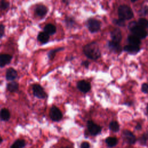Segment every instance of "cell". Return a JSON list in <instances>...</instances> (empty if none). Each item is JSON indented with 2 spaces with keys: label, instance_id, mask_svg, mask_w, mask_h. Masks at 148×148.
I'll return each instance as SVG.
<instances>
[{
  "label": "cell",
  "instance_id": "6da1fadb",
  "mask_svg": "<svg viewBox=\"0 0 148 148\" xmlns=\"http://www.w3.org/2000/svg\"><path fill=\"white\" fill-rule=\"evenodd\" d=\"M83 52L87 57L93 60H97L101 56L99 46L95 42H92L85 45L83 47Z\"/></svg>",
  "mask_w": 148,
  "mask_h": 148
},
{
  "label": "cell",
  "instance_id": "7a4b0ae2",
  "mask_svg": "<svg viewBox=\"0 0 148 148\" xmlns=\"http://www.w3.org/2000/svg\"><path fill=\"white\" fill-rule=\"evenodd\" d=\"M128 28L134 35L139 39L145 38L147 36V32L145 28L139 26L136 22L132 21L129 24Z\"/></svg>",
  "mask_w": 148,
  "mask_h": 148
},
{
  "label": "cell",
  "instance_id": "3957f363",
  "mask_svg": "<svg viewBox=\"0 0 148 148\" xmlns=\"http://www.w3.org/2000/svg\"><path fill=\"white\" fill-rule=\"evenodd\" d=\"M118 14L119 18L123 20H130L134 16V14L131 9L129 6L125 5H121L119 8Z\"/></svg>",
  "mask_w": 148,
  "mask_h": 148
},
{
  "label": "cell",
  "instance_id": "277c9868",
  "mask_svg": "<svg viewBox=\"0 0 148 148\" xmlns=\"http://www.w3.org/2000/svg\"><path fill=\"white\" fill-rule=\"evenodd\" d=\"M49 115L50 119L54 121H58L61 120L62 117V114L61 110L56 106H53L50 110Z\"/></svg>",
  "mask_w": 148,
  "mask_h": 148
},
{
  "label": "cell",
  "instance_id": "5b68a950",
  "mask_svg": "<svg viewBox=\"0 0 148 148\" xmlns=\"http://www.w3.org/2000/svg\"><path fill=\"white\" fill-rule=\"evenodd\" d=\"M87 128L90 134L93 136L99 134L102 130L101 127L99 125H97L91 120L87 121Z\"/></svg>",
  "mask_w": 148,
  "mask_h": 148
},
{
  "label": "cell",
  "instance_id": "8992f818",
  "mask_svg": "<svg viewBox=\"0 0 148 148\" xmlns=\"http://www.w3.org/2000/svg\"><path fill=\"white\" fill-rule=\"evenodd\" d=\"M32 91L34 95L40 99H43L46 98L47 95L43 88L39 84H34L32 86Z\"/></svg>",
  "mask_w": 148,
  "mask_h": 148
},
{
  "label": "cell",
  "instance_id": "52a82bcc",
  "mask_svg": "<svg viewBox=\"0 0 148 148\" xmlns=\"http://www.w3.org/2000/svg\"><path fill=\"white\" fill-rule=\"evenodd\" d=\"M87 27L89 29V31L91 32H97L101 27V23L100 22L94 18L89 19L87 21Z\"/></svg>",
  "mask_w": 148,
  "mask_h": 148
},
{
  "label": "cell",
  "instance_id": "ba28073f",
  "mask_svg": "<svg viewBox=\"0 0 148 148\" xmlns=\"http://www.w3.org/2000/svg\"><path fill=\"white\" fill-rule=\"evenodd\" d=\"M123 138L130 145H133L136 142V138L135 135L128 130H124L123 132Z\"/></svg>",
  "mask_w": 148,
  "mask_h": 148
},
{
  "label": "cell",
  "instance_id": "9c48e42d",
  "mask_svg": "<svg viewBox=\"0 0 148 148\" xmlns=\"http://www.w3.org/2000/svg\"><path fill=\"white\" fill-rule=\"evenodd\" d=\"M77 87L81 92L86 93L90 90L91 85L88 82L85 80H80L77 82Z\"/></svg>",
  "mask_w": 148,
  "mask_h": 148
},
{
  "label": "cell",
  "instance_id": "30bf717a",
  "mask_svg": "<svg viewBox=\"0 0 148 148\" xmlns=\"http://www.w3.org/2000/svg\"><path fill=\"white\" fill-rule=\"evenodd\" d=\"M110 35L112 38V40L118 42V43L120 42L122 38V36H121V31L119 28L114 29L111 32Z\"/></svg>",
  "mask_w": 148,
  "mask_h": 148
},
{
  "label": "cell",
  "instance_id": "8fae6325",
  "mask_svg": "<svg viewBox=\"0 0 148 148\" xmlns=\"http://www.w3.org/2000/svg\"><path fill=\"white\" fill-rule=\"evenodd\" d=\"M12 58V57L9 54H0V67L4 66L9 64Z\"/></svg>",
  "mask_w": 148,
  "mask_h": 148
},
{
  "label": "cell",
  "instance_id": "7c38bea8",
  "mask_svg": "<svg viewBox=\"0 0 148 148\" xmlns=\"http://www.w3.org/2000/svg\"><path fill=\"white\" fill-rule=\"evenodd\" d=\"M108 47L109 49L114 53H120L121 50L120 43L111 40L108 43Z\"/></svg>",
  "mask_w": 148,
  "mask_h": 148
},
{
  "label": "cell",
  "instance_id": "4fadbf2b",
  "mask_svg": "<svg viewBox=\"0 0 148 148\" xmlns=\"http://www.w3.org/2000/svg\"><path fill=\"white\" fill-rule=\"evenodd\" d=\"M124 50L129 53L135 54L139 51L140 47L139 46L129 44L124 47Z\"/></svg>",
  "mask_w": 148,
  "mask_h": 148
},
{
  "label": "cell",
  "instance_id": "5bb4252c",
  "mask_svg": "<svg viewBox=\"0 0 148 148\" xmlns=\"http://www.w3.org/2000/svg\"><path fill=\"white\" fill-rule=\"evenodd\" d=\"M17 76V71L13 68H9L6 73V78L8 80H13Z\"/></svg>",
  "mask_w": 148,
  "mask_h": 148
},
{
  "label": "cell",
  "instance_id": "9a60e30c",
  "mask_svg": "<svg viewBox=\"0 0 148 148\" xmlns=\"http://www.w3.org/2000/svg\"><path fill=\"white\" fill-rule=\"evenodd\" d=\"M47 11V9L46 7L42 5H39L37 6V7L35 9L36 14L40 17L44 16L46 14Z\"/></svg>",
  "mask_w": 148,
  "mask_h": 148
},
{
  "label": "cell",
  "instance_id": "2e32d148",
  "mask_svg": "<svg viewBox=\"0 0 148 148\" xmlns=\"http://www.w3.org/2000/svg\"><path fill=\"white\" fill-rule=\"evenodd\" d=\"M49 35L45 32H40L38 35V40L42 44L46 43L49 40Z\"/></svg>",
  "mask_w": 148,
  "mask_h": 148
},
{
  "label": "cell",
  "instance_id": "e0dca14e",
  "mask_svg": "<svg viewBox=\"0 0 148 148\" xmlns=\"http://www.w3.org/2000/svg\"><path fill=\"white\" fill-rule=\"evenodd\" d=\"M127 39H128V42L131 45L139 46V45L140 44V39L137 36H136L135 35H134V34L129 35Z\"/></svg>",
  "mask_w": 148,
  "mask_h": 148
},
{
  "label": "cell",
  "instance_id": "ac0fdd59",
  "mask_svg": "<svg viewBox=\"0 0 148 148\" xmlns=\"http://www.w3.org/2000/svg\"><path fill=\"white\" fill-rule=\"evenodd\" d=\"M10 117V113L7 109H2L0 111V119L2 121H8Z\"/></svg>",
  "mask_w": 148,
  "mask_h": 148
},
{
  "label": "cell",
  "instance_id": "d6986e66",
  "mask_svg": "<svg viewBox=\"0 0 148 148\" xmlns=\"http://www.w3.org/2000/svg\"><path fill=\"white\" fill-rule=\"evenodd\" d=\"M44 32H45L49 35H53L56 32V28L54 25L51 24H48L45 27Z\"/></svg>",
  "mask_w": 148,
  "mask_h": 148
},
{
  "label": "cell",
  "instance_id": "ffe728a7",
  "mask_svg": "<svg viewBox=\"0 0 148 148\" xmlns=\"http://www.w3.org/2000/svg\"><path fill=\"white\" fill-rule=\"evenodd\" d=\"M105 142L109 147L115 146L118 142L117 139L114 137H108L106 139Z\"/></svg>",
  "mask_w": 148,
  "mask_h": 148
},
{
  "label": "cell",
  "instance_id": "44dd1931",
  "mask_svg": "<svg viewBox=\"0 0 148 148\" xmlns=\"http://www.w3.org/2000/svg\"><path fill=\"white\" fill-rule=\"evenodd\" d=\"M7 88L8 90L12 92H16L18 90V84L17 83L12 82L11 83H9L8 86H7Z\"/></svg>",
  "mask_w": 148,
  "mask_h": 148
},
{
  "label": "cell",
  "instance_id": "7402d4cb",
  "mask_svg": "<svg viewBox=\"0 0 148 148\" xmlns=\"http://www.w3.org/2000/svg\"><path fill=\"white\" fill-rule=\"evenodd\" d=\"M25 142L23 139H18L15 141L13 144L11 146V148H21L24 147Z\"/></svg>",
  "mask_w": 148,
  "mask_h": 148
},
{
  "label": "cell",
  "instance_id": "603a6c76",
  "mask_svg": "<svg viewBox=\"0 0 148 148\" xmlns=\"http://www.w3.org/2000/svg\"><path fill=\"white\" fill-rule=\"evenodd\" d=\"M109 128L113 132H117L119 130V125L116 121H112L109 124Z\"/></svg>",
  "mask_w": 148,
  "mask_h": 148
},
{
  "label": "cell",
  "instance_id": "cb8c5ba5",
  "mask_svg": "<svg viewBox=\"0 0 148 148\" xmlns=\"http://www.w3.org/2000/svg\"><path fill=\"white\" fill-rule=\"evenodd\" d=\"M136 23L139 26H140L145 29H146L148 25L147 20L143 18H141L139 19V20L138 21V22H136Z\"/></svg>",
  "mask_w": 148,
  "mask_h": 148
},
{
  "label": "cell",
  "instance_id": "d4e9b609",
  "mask_svg": "<svg viewBox=\"0 0 148 148\" xmlns=\"http://www.w3.org/2000/svg\"><path fill=\"white\" fill-rule=\"evenodd\" d=\"M62 49H64L63 47H62V48H58V49H54V50H50V51L48 53V57H49V59H50V60H52V59L54 57V56H55L56 53H57L58 51H59L60 50H62Z\"/></svg>",
  "mask_w": 148,
  "mask_h": 148
},
{
  "label": "cell",
  "instance_id": "484cf974",
  "mask_svg": "<svg viewBox=\"0 0 148 148\" xmlns=\"http://www.w3.org/2000/svg\"><path fill=\"white\" fill-rule=\"evenodd\" d=\"M9 3L6 0H1L0 2V8L1 9L5 10L9 7Z\"/></svg>",
  "mask_w": 148,
  "mask_h": 148
},
{
  "label": "cell",
  "instance_id": "4316f807",
  "mask_svg": "<svg viewBox=\"0 0 148 148\" xmlns=\"http://www.w3.org/2000/svg\"><path fill=\"white\" fill-rule=\"evenodd\" d=\"M147 134L146 133V134H144L139 139V142L140 143L141 145H145L146 143V142H147Z\"/></svg>",
  "mask_w": 148,
  "mask_h": 148
},
{
  "label": "cell",
  "instance_id": "83f0119b",
  "mask_svg": "<svg viewBox=\"0 0 148 148\" xmlns=\"http://www.w3.org/2000/svg\"><path fill=\"white\" fill-rule=\"evenodd\" d=\"M114 24L118 25L119 26H121V27H123V26H124V25H125L124 20H122V19H120V18H119V20H114Z\"/></svg>",
  "mask_w": 148,
  "mask_h": 148
},
{
  "label": "cell",
  "instance_id": "f1b7e54d",
  "mask_svg": "<svg viewBox=\"0 0 148 148\" xmlns=\"http://www.w3.org/2000/svg\"><path fill=\"white\" fill-rule=\"evenodd\" d=\"M148 90V85L147 83H143L142 85V91L145 94L147 93Z\"/></svg>",
  "mask_w": 148,
  "mask_h": 148
},
{
  "label": "cell",
  "instance_id": "f546056e",
  "mask_svg": "<svg viewBox=\"0 0 148 148\" xmlns=\"http://www.w3.org/2000/svg\"><path fill=\"white\" fill-rule=\"evenodd\" d=\"M4 31H5L4 25L2 24H0V38L3 36L4 34Z\"/></svg>",
  "mask_w": 148,
  "mask_h": 148
},
{
  "label": "cell",
  "instance_id": "4dcf8cb0",
  "mask_svg": "<svg viewBox=\"0 0 148 148\" xmlns=\"http://www.w3.org/2000/svg\"><path fill=\"white\" fill-rule=\"evenodd\" d=\"M90 147V145L89 143H88L87 142H84L82 143V144L80 145L81 148H89Z\"/></svg>",
  "mask_w": 148,
  "mask_h": 148
},
{
  "label": "cell",
  "instance_id": "1f68e13d",
  "mask_svg": "<svg viewBox=\"0 0 148 148\" xmlns=\"http://www.w3.org/2000/svg\"><path fill=\"white\" fill-rule=\"evenodd\" d=\"M82 65H83V66H84L86 68H88V65H89V62H88V61H85L82 62Z\"/></svg>",
  "mask_w": 148,
  "mask_h": 148
},
{
  "label": "cell",
  "instance_id": "d6a6232c",
  "mask_svg": "<svg viewBox=\"0 0 148 148\" xmlns=\"http://www.w3.org/2000/svg\"><path fill=\"white\" fill-rule=\"evenodd\" d=\"M136 128L137 130H140V129H141V125H140V124H138L137 126L136 127Z\"/></svg>",
  "mask_w": 148,
  "mask_h": 148
},
{
  "label": "cell",
  "instance_id": "836d02e7",
  "mask_svg": "<svg viewBox=\"0 0 148 148\" xmlns=\"http://www.w3.org/2000/svg\"><path fill=\"white\" fill-rule=\"evenodd\" d=\"M2 141V138L0 137V143H1Z\"/></svg>",
  "mask_w": 148,
  "mask_h": 148
},
{
  "label": "cell",
  "instance_id": "e575fe53",
  "mask_svg": "<svg viewBox=\"0 0 148 148\" xmlns=\"http://www.w3.org/2000/svg\"><path fill=\"white\" fill-rule=\"evenodd\" d=\"M131 2H135V1H137V0H131Z\"/></svg>",
  "mask_w": 148,
  "mask_h": 148
}]
</instances>
